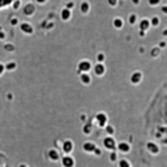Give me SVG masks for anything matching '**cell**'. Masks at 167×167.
Listing matches in <instances>:
<instances>
[{
    "instance_id": "1",
    "label": "cell",
    "mask_w": 167,
    "mask_h": 167,
    "mask_svg": "<svg viewBox=\"0 0 167 167\" xmlns=\"http://www.w3.org/2000/svg\"><path fill=\"white\" fill-rule=\"evenodd\" d=\"M92 68H94V64H92V61L88 60V59H82V60L78 61V64H77V71H78V74L89 73Z\"/></svg>"
},
{
    "instance_id": "2",
    "label": "cell",
    "mask_w": 167,
    "mask_h": 167,
    "mask_svg": "<svg viewBox=\"0 0 167 167\" xmlns=\"http://www.w3.org/2000/svg\"><path fill=\"white\" fill-rule=\"evenodd\" d=\"M18 28H20V31L24 33V35H32V33L35 32L33 25L31 24V22H28V21H22V22L18 25Z\"/></svg>"
},
{
    "instance_id": "3",
    "label": "cell",
    "mask_w": 167,
    "mask_h": 167,
    "mask_svg": "<svg viewBox=\"0 0 167 167\" xmlns=\"http://www.w3.org/2000/svg\"><path fill=\"white\" fill-rule=\"evenodd\" d=\"M107 120H109V117H107V114L105 113V111H100V113H98L96 116H95V121L99 127H102V128H105V127L107 125ZM92 122V124H94Z\"/></svg>"
},
{
    "instance_id": "4",
    "label": "cell",
    "mask_w": 167,
    "mask_h": 167,
    "mask_svg": "<svg viewBox=\"0 0 167 167\" xmlns=\"http://www.w3.org/2000/svg\"><path fill=\"white\" fill-rule=\"evenodd\" d=\"M103 146L106 148V149H109V151H116L117 149V142H116V139L113 138V137H105V139H103Z\"/></svg>"
},
{
    "instance_id": "5",
    "label": "cell",
    "mask_w": 167,
    "mask_h": 167,
    "mask_svg": "<svg viewBox=\"0 0 167 167\" xmlns=\"http://www.w3.org/2000/svg\"><path fill=\"white\" fill-rule=\"evenodd\" d=\"M36 11V6L35 3H27L22 6V13H24L25 17H32Z\"/></svg>"
},
{
    "instance_id": "6",
    "label": "cell",
    "mask_w": 167,
    "mask_h": 167,
    "mask_svg": "<svg viewBox=\"0 0 167 167\" xmlns=\"http://www.w3.org/2000/svg\"><path fill=\"white\" fill-rule=\"evenodd\" d=\"M61 151H63V153H65V155H70V153L74 151V142L71 139H64V141L61 142Z\"/></svg>"
},
{
    "instance_id": "7",
    "label": "cell",
    "mask_w": 167,
    "mask_h": 167,
    "mask_svg": "<svg viewBox=\"0 0 167 167\" xmlns=\"http://www.w3.org/2000/svg\"><path fill=\"white\" fill-rule=\"evenodd\" d=\"M92 71L96 77H103L106 73V65H105V63H95Z\"/></svg>"
},
{
    "instance_id": "8",
    "label": "cell",
    "mask_w": 167,
    "mask_h": 167,
    "mask_svg": "<svg viewBox=\"0 0 167 167\" xmlns=\"http://www.w3.org/2000/svg\"><path fill=\"white\" fill-rule=\"evenodd\" d=\"M142 79H143V74H142V71H139V70L134 71V73L130 75V82L132 84V85H138V84H141Z\"/></svg>"
},
{
    "instance_id": "9",
    "label": "cell",
    "mask_w": 167,
    "mask_h": 167,
    "mask_svg": "<svg viewBox=\"0 0 167 167\" xmlns=\"http://www.w3.org/2000/svg\"><path fill=\"white\" fill-rule=\"evenodd\" d=\"M138 31H143V32H148L149 29L152 28L151 25V18H141L138 22Z\"/></svg>"
},
{
    "instance_id": "10",
    "label": "cell",
    "mask_w": 167,
    "mask_h": 167,
    "mask_svg": "<svg viewBox=\"0 0 167 167\" xmlns=\"http://www.w3.org/2000/svg\"><path fill=\"white\" fill-rule=\"evenodd\" d=\"M78 8H79V13H81L82 16H86L91 11V3L88 0H82L81 3H79V6H78Z\"/></svg>"
},
{
    "instance_id": "11",
    "label": "cell",
    "mask_w": 167,
    "mask_h": 167,
    "mask_svg": "<svg viewBox=\"0 0 167 167\" xmlns=\"http://www.w3.org/2000/svg\"><path fill=\"white\" fill-rule=\"evenodd\" d=\"M71 17H73V11L67 10L65 7H63V8L60 10V20H61V21L67 22V21L71 20Z\"/></svg>"
},
{
    "instance_id": "12",
    "label": "cell",
    "mask_w": 167,
    "mask_h": 167,
    "mask_svg": "<svg viewBox=\"0 0 167 167\" xmlns=\"http://www.w3.org/2000/svg\"><path fill=\"white\" fill-rule=\"evenodd\" d=\"M111 25H113L114 29H117V31H121L124 28V20H122L121 17H114L113 21H111Z\"/></svg>"
},
{
    "instance_id": "13",
    "label": "cell",
    "mask_w": 167,
    "mask_h": 167,
    "mask_svg": "<svg viewBox=\"0 0 167 167\" xmlns=\"http://www.w3.org/2000/svg\"><path fill=\"white\" fill-rule=\"evenodd\" d=\"M117 149H118V152H121V153H130L131 152V143H128V142H118L117 143Z\"/></svg>"
},
{
    "instance_id": "14",
    "label": "cell",
    "mask_w": 167,
    "mask_h": 167,
    "mask_svg": "<svg viewBox=\"0 0 167 167\" xmlns=\"http://www.w3.org/2000/svg\"><path fill=\"white\" fill-rule=\"evenodd\" d=\"M146 149H148V152H151L152 155H157V153L160 152L159 145L155 143V142H152V141H149V142L146 143Z\"/></svg>"
},
{
    "instance_id": "15",
    "label": "cell",
    "mask_w": 167,
    "mask_h": 167,
    "mask_svg": "<svg viewBox=\"0 0 167 167\" xmlns=\"http://www.w3.org/2000/svg\"><path fill=\"white\" fill-rule=\"evenodd\" d=\"M61 163H63V167H74V164H75V160H74L73 156L65 155V156H63Z\"/></svg>"
},
{
    "instance_id": "16",
    "label": "cell",
    "mask_w": 167,
    "mask_h": 167,
    "mask_svg": "<svg viewBox=\"0 0 167 167\" xmlns=\"http://www.w3.org/2000/svg\"><path fill=\"white\" fill-rule=\"evenodd\" d=\"M79 81H81L82 85H91V82H92V77H91L89 73H84V74H79Z\"/></svg>"
},
{
    "instance_id": "17",
    "label": "cell",
    "mask_w": 167,
    "mask_h": 167,
    "mask_svg": "<svg viewBox=\"0 0 167 167\" xmlns=\"http://www.w3.org/2000/svg\"><path fill=\"white\" fill-rule=\"evenodd\" d=\"M95 149H96V145L94 142H91V141H88V142H85L82 145V151L86 152V153H94Z\"/></svg>"
},
{
    "instance_id": "18",
    "label": "cell",
    "mask_w": 167,
    "mask_h": 167,
    "mask_svg": "<svg viewBox=\"0 0 167 167\" xmlns=\"http://www.w3.org/2000/svg\"><path fill=\"white\" fill-rule=\"evenodd\" d=\"M48 156H49V159L53 160V162L60 160V152L57 151V149H49V151H48Z\"/></svg>"
},
{
    "instance_id": "19",
    "label": "cell",
    "mask_w": 167,
    "mask_h": 167,
    "mask_svg": "<svg viewBox=\"0 0 167 167\" xmlns=\"http://www.w3.org/2000/svg\"><path fill=\"white\" fill-rule=\"evenodd\" d=\"M127 21H128V24H130V25H135V24H138V22H139L138 16H137L135 13H131V14H128V17H127Z\"/></svg>"
},
{
    "instance_id": "20",
    "label": "cell",
    "mask_w": 167,
    "mask_h": 167,
    "mask_svg": "<svg viewBox=\"0 0 167 167\" xmlns=\"http://www.w3.org/2000/svg\"><path fill=\"white\" fill-rule=\"evenodd\" d=\"M4 65H6V71H14L18 64L16 60H8L7 63H4Z\"/></svg>"
},
{
    "instance_id": "21",
    "label": "cell",
    "mask_w": 167,
    "mask_h": 167,
    "mask_svg": "<svg viewBox=\"0 0 167 167\" xmlns=\"http://www.w3.org/2000/svg\"><path fill=\"white\" fill-rule=\"evenodd\" d=\"M92 130H94V124H92V122H85L84 127H82V132L85 135H89L91 132H92Z\"/></svg>"
},
{
    "instance_id": "22",
    "label": "cell",
    "mask_w": 167,
    "mask_h": 167,
    "mask_svg": "<svg viewBox=\"0 0 167 167\" xmlns=\"http://www.w3.org/2000/svg\"><path fill=\"white\" fill-rule=\"evenodd\" d=\"M3 49H4V52H7V53H13V52L16 50V45L11 43V42H7V43L3 45Z\"/></svg>"
},
{
    "instance_id": "23",
    "label": "cell",
    "mask_w": 167,
    "mask_h": 167,
    "mask_svg": "<svg viewBox=\"0 0 167 167\" xmlns=\"http://www.w3.org/2000/svg\"><path fill=\"white\" fill-rule=\"evenodd\" d=\"M160 53H162V49H160L159 46H155V48H152L151 50V56L153 57V59H156V57H159Z\"/></svg>"
},
{
    "instance_id": "24",
    "label": "cell",
    "mask_w": 167,
    "mask_h": 167,
    "mask_svg": "<svg viewBox=\"0 0 167 167\" xmlns=\"http://www.w3.org/2000/svg\"><path fill=\"white\" fill-rule=\"evenodd\" d=\"M151 25L152 27H159L160 25V18L157 16H153L151 18Z\"/></svg>"
},
{
    "instance_id": "25",
    "label": "cell",
    "mask_w": 167,
    "mask_h": 167,
    "mask_svg": "<svg viewBox=\"0 0 167 167\" xmlns=\"http://www.w3.org/2000/svg\"><path fill=\"white\" fill-rule=\"evenodd\" d=\"M105 131H106L107 137H113V134H114V127L110 125V124H107V125L105 127Z\"/></svg>"
},
{
    "instance_id": "26",
    "label": "cell",
    "mask_w": 167,
    "mask_h": 167,
    "mask_svg": "<svg viewBox=\"0 0 167 167\" xmlns=\"http://www.w3.org/2000/svg\"><path fill=\"white\" fill-rule=\"evenodd\" d=\"M105 60H106V54L103 53V52L96 54V63H105Z\"/></svg>"
},
{
    "instance_id": "27",
    "label": "cell",
    "mask_w": 167,
    "mask_h": 167,
    "mask_svg": "<svg viewBox=\"0 0 167 167\" xmlns=\"http://www.w3.org/2000/svg\"><path fill=\"white\" fill-rule=\"evenodd\" d=\"M75 6H77V4H75V1H74V0H68V1L65 3V6H64V7L67 8V10H70V11H73Z\"/></svg>"
},
{
    "instance_id": "28",
    "label": "cell",
    "mask_w": 167,
    "mask_h": 167,
    "mask_svg": "<svg viewBox=\"0 0 167 167\" xmlns=\"http://www.w3.org/2000/svg\"><path fill=\"white\" fill-rule=\"evenodd\" d=\"M21 22H20V20H18V17H11V18H10V25H11V27H18V25H20Z\"/></svg>"
},
{
    "instance_id": "29",
    "label": "cell",
    "mask_w": 167,
    "mask_h": 167,
    "mask_svg": "<svg viewBox=\"0 0 167 167\" xmlns=\"http://www.w3.org/2000/svg\"><path fill=\"white\" fill-rule=\"evenodd\" d=\"M160 3H162V0H148V4L151 7H157V6H160Z\"/></svg>"
},
{
    "instance_id": "30",
    "label": "cell",
    "mask_w": 167,
    "mask_h": 167,
    "mask_svg": "<svg viewBox=\"0 0 167 167\" xmlns=\"http://www.w3.org/2000/svg\"><path fill=\"white\" fill-rule=\"evenodd\" d=\"M118 167H131V164L128 160L122 159V160H118Z\"/></svg>"
},
{
    "instance_id": "31",
    "label": "cell",
    "mask_w": 167,
    "mask_h": 167,
    "mask_svg": "<svg viewBox=\"0 0 167 167\" xmlns=\"http://www.w3.org/2000/svg\"><path fill=\"white\" fill-rule=\"evenodd\" d=\"M107 6H110L111 8H116L118 6V0H107Z\"/></svg>"
},
{
    "instance_id": "32",
    "label": "cell",
    "mask_w": 167,
    "mask_h": 167,
    "mask_svg": "<svg viewBox=\"0 0 167 167\" xmlns=\"http://www.w3.org/2000/svg\"><path fill=\"white\" fill-rule=\"evenodd\" d=\"M14 10H18V8L21 7V0H14V3H13V6H11Z\"/></svg>"
},
{
    "instance_id": "33",
    "label": "cell",
    "mask_w": 167,
    "mask_h": 167,
    "mask_svg": "<svg viewBox=\"0 0 167 167\" xmlns=\"http://www.w3.org/2000/svg\"><path fill=\"white\" fill-rule=\"evenodd\" d=\"M110 160L111 162H117V152L116 151L110 152Z\"/></svg>"
},
{
    "instance_id": "34",
    "label": "cell",
    "mask_w": 167,
    "mask_h": 167,
    "mask_svg": "<svg viewBox=\"0 0 167 167\" xmlns=\"http://www.w3.org/2000/svg\"><path fill=\"white\" fill-rule=\"evenodd\" d=\"M79 120H81V121L85 124V122H88V116H86L85 113H82L81 116H79Z\"/></svg>"
},
{
    "instance_id": "35",
    "label": "cell",
    "mask_w": 167,
    "mask_h": 167,
    "mask_svg": "<svg viewBox=\"0 0 167 167\" xmlns=\"http://www.w3.org/2000/svg\"><path fill=\"white\" fill-rule=\"evenodd\" d=\"M157 46H159L160 49L163 50V49H166V48H167V42H166V41H160V42H159V45H157Z\"/></svg>"
},
{
    "instance_id": "36",
    "label": "cell",
    "mask_w": 167,
    "mask_h": 167,
    "mask_svg": "<svg viewBox=\"0 0 167 167\" xmlns=\"http://www.w3.org/2000/svg\"><path fill=\"white\" fill-rule=\"evenodd\" d=\"M4 73H6V65H4L3 63H0V77H1Z\"/></svg>"
},
{
    "instance_id": "37",
    "label": "cell",
    "mask_w": 167,
    "mask_h": 167,
    "mask_svg": "<svg viewBox=\"0 0 167 167\" xmlns=\"http://www.w3.org/2000/svg\"><path fill=\"white\" fill-rule=\"evenodd\" d=\"M160 10H162V13H163V14H166V16H167V4L160 6Z\"/></svg>"
},
{
    "instance_id": "38",
    "label": "cell",
    "mask_w": 167,
    "mask_h": 167,
    "mask_svg": "<svg viewBox=\"0 0 167 167\" xmlns=\"http://www.w3.org/2000/svg\"><path fill=\"white\" fill-rule=\"evenodd\" d=\"M3 39H6V32L0 28V41H3Z\"/></svg>"
},
{
    "instance_id": "39",
    "label": "cell",
    "mask_w": 167,
    "mask_h": 167,
    "mask_svg": "<svg viewBox=\"0 0 167 167\" xmlns=\"http://www.w3.org/2000/svg\"><path fill=\"white\" fill-rule=\"evenodd\" d=\"M48 1H49V0H35V3H36V4H41V6H42V4H46Z\"/></svg>"
},
{
    "instance_id": "40",
    "label": "cell",
    "mask_w": 167,
    "mask_h": 167,
    "mask_svg": "<svg viewBox=\"0 0 167 167\" xmlns=\"http://www.w3.org/2000/svg\"><path fill=\"white\" fill-rule=\"evenodd\" d=\"M94 155H96V156H100V155H102V151H100V149H99V148L96 146V149H95V152H94Z\"/></svg>"
},
{
    "instance_id": "41",
    "label": "cell",
    "mask_w": 167,
    "mask_h": 167,
    "mask_svg": "<svg viewBox=\"0 0 167 167\" xmlns=\"http://www.w3.org/2000/svg\"><path fill=\"white\" fill-rule=\"evenodd\" d=\"M138 35L141 38H145V36H146V32H143V31H138Z\"/></svg>"
},
{
    "instance_id": "42",
    "label": "cell",
    "mask_w": 167,
    "mask_h": 167,
    "mask_svg": "<svg viewBox=\"0 0 167 167\" xmlns=\"http://www.w3.org/2000/svg\"><path fill=\"white\" fill-rule=\"evenodd\" d=\"M138 52H139V54H143V53H145V48H143V46H141V48L138 49Z\"/></svg>"
},
{
    "instance_id": "43",
    "label": "cell",
    "mask_w": 167,
    "mask_h": 167,
    "mask_svg": "<svg viewBox=\"0 0 167 167\" xmlns=\"http://www.w3.org/2000/svg\"><path fill=\"white\" fill-rule=\"evenodd\" d=\"M131 1H132L134 6H139V3H141V0H131Z\"/></svg>"
},
{
    "instance_id": "44",
    "label": "cell",
    "mask_w": 167,
    "mask_h": 167,
    "mask_svg": "<svg viewBox=\"0 0 167 167\" xmlns=\"http://www.w3.org/2000/svg\"><path fill=\"white\" fill-rule=\"evenodd\" d=\"M163 36H164V38H167V28H164V29H163Z\"/></svg>"
},
{
    "instance_id": "45",
    "label": "cell",
    "mask_w": 167,
    "mask_h": 167,
    "mask_svg": "<svg viewBox=\"0 0 167 167\" xmlns=\"http://www.w3.org/2000/svg\"><path fill=\"white\" fill-rule=\"evenodd\" d=\"M7 99H8V100H11V99H13V94H8L7 95Z\"/></svg>"
},
{
    "instance_id": "46",
    "label": "cell",
    "mask_w": 167,
    "mask_h": 167,
    "mask_svg": "<svg viewBox=\"0 0 167 167\" xmlns=\"http://www.w3.org/2000/svg\"><path fill=\"white\" fill-rule=\"evenodd\" d=\"M20 167H28V166H25V164H20Z\"/></svg>"
}]
</instances>
